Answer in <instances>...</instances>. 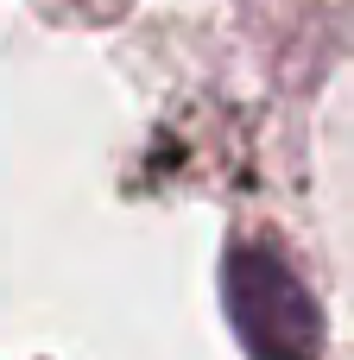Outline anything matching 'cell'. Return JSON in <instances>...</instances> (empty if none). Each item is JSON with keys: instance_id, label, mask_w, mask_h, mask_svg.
<instances>
[{"instance_id": "obj_1", "label": "cell", "mask_w": 354, "mask_h": 360, "mask_svg": "<svg viewBox=\"0 0 354 360\" xmlns=\"http://www.w3.org/2000/svg\"><path fill=\"white\" fill-rule=\"evenodd\" d=\"M222 297L241 348L253 360H317L323 354V316L304 278L272 247H234L222 266Z\"/></svg>"}]
</instances>
